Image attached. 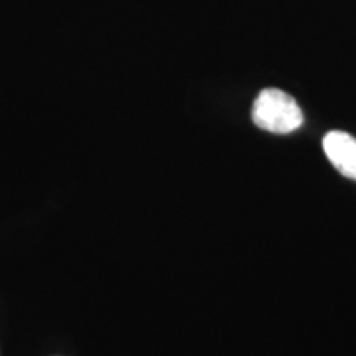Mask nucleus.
Here are the masks:
<instances>
[{"label": "nucleus", "instance_id": "obj_1", "mask_svg": "<svg viewBox=\"0 0 356 356\" xmlns=\"http://www.w3.org/2000/svg\"><path fill=\"white\" fill-rule=\"evenodd\" d=\"M252 121L257 127L273 134H291L304 122V115L292 96L269 88L259 92L252 106Z\"/></svg>", "mask_w": 356, "mask_h": 356}, {"label": "nucleus", "instance_id": "obj_2", "mask_svg": "<svg viewBox=\"0 0 356 356\" xmlns=\"http://www.w3.org/2000/svg\"><path fill=\"white\" fill-rule=\"evenodd\" d=\"M323 150L341 175L356 180V139L341 131L328 132L323 139Z\"/></svg>", "mask_w": 356, "mask_h": 356}]
</instances>
